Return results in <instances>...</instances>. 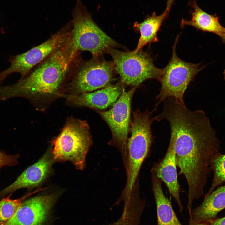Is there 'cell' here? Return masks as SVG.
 I'll return each instance as SVG.
<instances>
[{"instance_id":"obj_15","label":"cell","mask_w":225,"mask_h":225,"mask_svg":"<svg viewBox=\"0 0 225 225\" xmlns=\"http://www.w3.org/2000/svg\"><path fill=\"white\" fill-rule=\"evenodd\" d=\"M225 208V185L205 195L202 204L192 210L190 218L197 222L210 223L218 213Z\"/></svg>"},{"instance_id":"obj_9","label":"cell","mask_w":225,"mask_h":225,"mask_svg":"<svg viewBox=\"0 0 225 225\" xmlns=\"http://www.w3.org/2000/svg\"><path fill=\"white\" fill-rule=\"evenodd\" d=\"M136 90L133 88L126 91L124 88L119 98L109 110L97 112L108 125L112 137L109 144L120 151L126 170L128 164V135L130 123L132 99Z\"/></svg>"},{"instance_id":"obj_16","label":"cell","mask_w":225,"mask_h":225,"mask_svg":"<svg viewBox=\"0 0 225 225\" xmlns=\"http://www.w3.org/2000/svg\"><path fill=\"white\" fill-rule=\"evenodd\" d=\"M189 4L194 9L191 12V19L187 20L182 18L180 24L181 28L186 25L191 26L198 30L213 33L220 37L225 33V28L220 24L219 18L216 14L211 15L204 11L196 0H190Z\"/></svg>"},{"instance_id":"obj_27","label":"cell","mask_w":225,"mask_h":225,"mask_svg":"<svg viewBox=\"0 0 225 225\" xmlns=\"http://www.w3.org/2000/svg\"><path fill=\"white\" fill-rule=\"evenodd\" d=\"M224 78L225 79V70H224Z\"/></svg>"},{"instance_id":"obj_11","label":"cell","mask_w":225,"mask_h":225,"mask_svg":"<svg viewBox=\"0 0 225 225\" xmlns=\"http://www.w3.org/2000/svg\"><path fill=\"white\" fill-rule=\"evenodd\" d=\"M57 198V194L53 193L24 200L5 225H42Z\"/></svg>"},{"instance_id":"obj_5","label":"cell","mask_w":225,"mask_h":225,"mask_svg":"<svg viewBox=\"0 0 225 225\" xmlns=\"http://www.w3.org/2000/svg\"><path fill=\"white\" fill-rule=\"evenodd\" d=\"M72 36L78 51H88L101 56L120 45L96 23L81 0H77L72 12Z\"/></svg>"},{"instance_id":"obj_18","label":"cell","mask_w":225,"mask_h":225,"mask_svg":"<svg viewBox=\"0 0 225 225\" xmlns=\"http://www.w3.org/2000/svg\"><path fill=\"white\" fill-rule=\"evenodd\" d=\"M169 13L165 10L161 14L157 15L154 12L151 15H148L142 22L134 23L133 28L139 32L140 36L136 48L132 51L133 53H136L142 49L143 47L148 44L150 45L152 42H158V32Z\"/></svg>"},{"instance_id":"obj_8","label":"cell","mask_w":225,"mask_h":225,"mask_svg":"<svg viewBox=\"0 0 225 225\" xmlns=\"http://www.w3.org/2000/svg\"><path fill=\"white\" fill-rule=\"evenodd\" d=\"M180 34L178 35L172 47V54L168 65L163 68L159 82L161 88L155 100L157 103L153 109L155 111L159 104L167 98L172 97L180 102L185 104L183 96L190 82L196 75L204 68L200 63L185 62L177 55L176 46Z\"/></svg>"},{"instance_id":"obj_23","label":"cell","mask_w":225,"mask_h":225,"mask_svg":"<svg viewBox=\"0 0 225 225\" xmlns=\"http://www.w3.org/2000/svg\"><path fill=\"white\" fill-rule=\"evenodd\" d=\"M210 223V225H225V216L215 219Z\"/></svg>"},{"instance_id":"obj_12","label":"cell","mask_w":225,"mask_h":225,"mask_svg":"<svg viewBox=\"0 0 225 225\" xmlns=\"http://www.w3.org/2000/svg\"><path fill=\"white\" fill-rule=\"evenodd\" d=\"M51 151H47L37 162L27 168L11 184L0 191V197L22 188L39 186L50 175L55 162Z\"/></svg>"},{"instance_id":"obj_2","label":"cell","mask_w":225,"mask_h":225,"mask_svg":"<svg viewBox=\"0 0 225 225\" xmlns=\"http://www.w3.org/2000/svg\"><path fill=\"white\" fill-rule=\"evenodd\" d=\"M80 57L71 30L44 60L26 77L12 85L3 86V100L25 98L36 104H47L64 97L67 84Z\"/></svg>"},{"instance_id":"obj_20","label":"cell","mask_w":225,"mask_h":225,"mask_svg":"<svg viewBox=\"0 0 225 225\" xmlns=\"http://www.w3.org/2000/svg\"><path fill=\"white\" fill-rule=\"evenodd\" d=\"M48 188L45 187L38 188L16 199H10L12 193L0 199V225H5L14 216L22 202L28 197Z\"/></svg>"},{"instance_id":"obj_13","label":"cell","mask_w":225,"mask_h":225,"mask_svg":"<svg viewBox=\"0 0 225 225\" xmlns=\"http://www.w3.org/2000/svg\"><path fill=\"white\" fill-rule=\"evenodd\" d=\"M123 84L119 82L94 92L66 95L64 97L69 105L103 110L116 102L124 88Z\"/></svg>"},{"instance_id":"obj_19","label":"cell","mask_w":225,"mask_h":225,"mask_svg":"<svg viewBox=\"0 0 225 225\" xmlns=\"http://www.w3.org/2000/svg\"><path fill=\"white\" fill-rule=\"evenodd\" d=\"M122 214L116 221L109 225H139L140 219L145 207L139 199L131 197L123 201Z\"/></svg>"},{"instance_id":"obj_22","label":"cell","mask_w":225,"mask_h":225,"mask_svg":"<svg viewBox=\"0 0 225 225\" xmlns=\"http://www.w3.org/2000/svg\"><path fill=\"white\" fill-rule=\"evenodd\" d=\"M18 154L10 155L0 151V169L5 166L15 165L18 162Z\"/></svg>"},{"instance_id":"obj_3","label":"cell","mask_w":225,"mask_h":225,"mask_svg":"<svg viewBox=\"0 0 225 225\" xmlns=\"http://www.w3.org/2000/svg\"><path fill=\"white\" fill-rule=\"evenodd\" d=\"M92 143L87 122L70 117L53 141L50 151L55 161H69L77 169L82 171L85 168L86 156Z\"/></svg>"},{"instance_id":"obj_17","label":"cell","mask_w":225,"mask_h":225,"mask_svg":"<svg viewBox=\"0 0 225 225\" xmlns=\"http://www.w3.org/2000/svg\"><path fill=\"white\" fill-rule=\"evenodd\" d=\"M152 190L156 206L157 225H182L177 217L171 203L165 195L162 181L152 172Z\"/></svg>"},{"instance_id":"obj_4","label":"cell","mask_w":225,"mask_h":225,"mask_svg":"<svg viewBox=\"0 0 225 225\" xmlns=\"http://www.w3.org/2000/svg\"><path fill=\"white\" fill-rule=\"evenodd\" d=\"M154 111L147 110L143 112L138 109L133 112L131 123V135L128 142V159L127 181L121 195L128 196L138 179L141 166L150 150L152 137L151 126L155 121L151 118Z\"/></svg>"},{"instance_id":"obj_7","label":"cell","mask_w":225,"mask_h":225,"mask_svg":"<svg viewBox=\"0 0 225 225\" xmlns=\"http://www.w3.org/2000/svg\"><path fill=\"white\" fill-rule=\"evenodd\" d=\"M108 53L112 57L116 72L123 84L136 88L148 79L159 81L163 69L155 66L153 58L148 52L141 49L134 53L132 51H122L112 48Z\"/></svg>"},{"instance_id":"obj_10","label":"cell","mask_w":225,"mask_h":225,"mask_svg":"<svg viewBox=\"0 0 225 225\" xmlns=\"http://www.w3.org/2000/svg\"><path fill=\"white\" fill-rule=\"evenodd\" d=\"M72 28L70 21L44 42L23 53L12 56L10 60V67L0 72V83L14 72L20 73L21 79L27 76L52 52Z\"/></svg>"},{"instance_id":"obj_21","label":"cell","mask_w":225,"mask_h":225,"mask_svg":"<svg viewBox=\"0 0 225 225\" xmlns=\"http://www.w3.org/2000/svg\"><path fill=\"white\" fill-rule=\"evenodd\" d=\"M211 170L213 172V178L210 188L206 195L225 182V154L221 153L212 162Z\"/></svg>"},{"instance_id":"obj_24","label":"cell","mask_w":225,"mask_h":225,"mask_svg":"<svg viewBox=\"0 0 225 225\" xmlns=\"http://www.w3.org/2000/svg\"><path fill=\"white\" fill-rule=\"evenodd\" d=\"M188 225H210V224L209 222H196L190 218L189 220Z\"/></svg>"},{"instance_id":"obj_25","label":"cell","mask_w":225,"mask_h":225,"mask_svg":"<svg viewBox=\"0 0 225 225\" xmlns=\"http://www.w3.org/2000/svg\"><path fill=\"white\" fill-rule=\"evenodd\" d=\"M174 1V0H167L165 10L169 12H170L171 6L173 3Z\"/></svg>"},{"instance_id":"obj_26","label":"cell","mask_w":225,"mask_h":225,"mask_svg":"<svg viewBox=\"0 0 225 225\" xmlns=\"http://www.w3.org/2000/svg\"><path fill=\"white\" fill-rule=\"evenodd\" d=\"M220 37L222 41L225 43V33Z\"/></svg>"},{"instance_id":"obj_14","label":"cell","mask_w":225,"mask_h":225,"mask_svg":"<svg viewBox=\"0 0 225 225\" xmlns=\"http://www.w3.org/2000/svg\"><path fill=\"white\" fill-rule=\"evenodd\" d=\"M175 152L172 142L170 141L167 152L163 159L154 163L151 172L154 173L167 186L177 202L180 212L183 207L180 196V188L177 170Z\"/></svg>"},{"instance_id":"obj_1","label":"cell","mask_w":225,"mask_h":225,"mask_svg":"<svg viewBox=\"0 0 225 225\" xmlns=\"http://www.w3.org/2000/svg\"><path fill=\"white\" fill-rule=\"evenodd\" d=\"M169 123L170 141L174 145L179 175L188 186V208L204 194L214 160L221 153L220 142L209 119L202 110L192 111L177 105L163 116Z\"/></svg>"},{"instance_id":"obj_28","label":"cell","mask_w":225,"mask_h":225,"mask_svg":"<svg viewBox=\"0 0 225 225\" xmlns=\"http://www.w3.org/2000/svg\"></svg>"},{"instance_id":"obj_6","label":"cell","mask_w":225,"mask_h":225,"mask_svg":"<svg viewBox=\"0 0 225 225\" xmlns=\"http://www.w3.org/2000/svg\"><path fill=\"white\" fill-rule=\"evenodd\" d=\"M92 56L87 60L80 57L78 59L66 85L64 96L90 92L111 85L116 72L113 61H107L102 56Z\"/></svg>"}]
</instances>
